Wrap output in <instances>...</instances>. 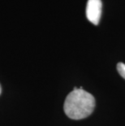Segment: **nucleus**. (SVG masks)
Returning <instances> with one entry per match:
<instances>
[{
    "label": "nucleus",
    "instance_id": "f257e3e1",
    "mask_svg": "<svg viewBox=\"0 0 125 126\" xmlns=\"http://www.w3.org/2000/svg\"><path fill=\"white\" fill-rule=\"evenodd\" d=\"M95 107V98L81 87L74 88L65 99L63 110L72 120H81L92 114Z\"/></svg>",
    "mask_w": 125,
    "mask_h": 126
},
{
    "label": "nucleus",
    "instance_id": "20e7f679",
    "mask_svg": "<svg viewBox=\"0 0 125 126\" xmlns=\"http://www.w3.org/2000/svg\"><path fill=\"white\" fill-rule=\"evenodd\" d=\"M1 92H2V89H1V85H0V94H1Z\"/></svg>",
    "mask_w": 125,
    "mask_h": 126
},
{
    "label": "nucleus",
    "instance_id": "7ed1b4c3",
    "mask_svg": "<svg viewBox=\"0 0 125 126\" xmlns=\"http://www.w3.org/2000/svg\"><path fill=\"white\" fill-rule=\"evenodd\" d=\"M117 71L120 74V76L125 79V64L124 63H119L117 64Z\"/></svg>",
    "mask_w": 125,
    "mask_h": 126
},
{
    "label": "nucleus",
    "instance_id": "f03ea898",
    "mask_svg": "<svg viewBox=\"0 0 125 126\" xmlns=\"http://www.w3.org/2000/svg\"><path fill=\"white\" fill-rule=\"evenodd\" d=\"M102 3L101 0H89L86 6V16L92 24L97 25L102 15Z\"/></svg>",
    "mask_w": 125,
    "mask_h": 126
}]
</instances>
